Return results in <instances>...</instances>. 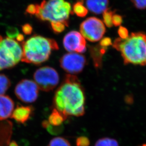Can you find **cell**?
I'll use <instances>...</instances> for the list:
<instances>
[{
	"label": "cell",
	"instance_id": "1",
	"mask_svg": "<svg viewBox=\"0 0 146 146\" xmlns=\"http://www.w3.org/2000/svg\"><path fill=\"white\" fill-rule=\"evenodd\" d=\"M85 104L84 88L78 78L66 75L54 95V108L67 118L68 116L79 117L85 113Z\"/></svg>",
	"mask_w": 146,
	"mask_h": 146
},
{
	"label": "cell",
	"instance_id": "2",
	"mask_svg": "<svg viewBox=\"0 0 146 146\" xmlns=\"http://www.w3.org/2000/svg\"><path fill=\"white\" fill-rule=\"evenodd\" d=\"M113 46L120 52L125 64L146 65V34L142 32L131 33L125 39L117 38Z\"/></svg>",
	"mask_w": 146,
	"mask_h": 146
},
{
	"label": "cell",
	"instance_id": "3",
	"mask_svg": "<svg viewBox=\"0 0 146 146\" xmlns=\"http://www.w3.org/2000/svg\"><path fill=\"white\" fill-rule=\"evenodd\" d=\"M22 62L40 65L48 60L52 51L59 49L53 39L34 35L22 43Z\"/></svg>",
	"mask_w": 146,
	"mask_h": 146
},
{
	"label": "cell",
	"instance_id": "4",
	"mask_svg": "<svg viewBox=\"0 0 146 146\" xmlns=\"http://www.w3.org/2000/svg\"><path fill=\"white\" fill-rule=\"evenodd\" d=\"M36 16L40 21L50 22H63L69 25V15L71 13L70 3L65 0H43L37 4Z\"/></svg>",
	"mask_w": 146,
	"mask_h": 146
},
{
	"label": "cell",
	"instance_id": "5",
	"mask_svg": "<svg viewBox=\"0 0 146 146\" xmlns=\"http://www.w3.org/2000/svg\"><path fill=\"white\" fill-rule=\"evenodd\" d=\"M23 51L14 39L6 38L0 41V70L13 67L21 60Z\"/></svg>",
	"mask_w": 146,
	"mask_h": 146
},
{
	"label": "cell",
	"instance_id": "6",
	"mask_svg": "<svg viewBox=\"0 0 146 146\" xmlns=\"http://www.w3.org/2000/svg\"><path fill=\"white\" fill-rule=\"evenodd\" d=\"M33 78L39 89L45 92L53 90L59 82V76L57 70L49 66H44L37 70Z\"/></svg>",
	"mask_w": 146,
	"mask_h": 146
},
{
	"label": "cell",
	"instance_id": "7",
	"mask_svg": "<svg viewBox=\"0 0 146 146\" xmlns=\"http://www.w3.org/2000/svg\"><path fill=\"white\" fill-rule=\"evenodd\" d=\"M80 31L84 38L92 42H95L102 39L106 29L101 19L92 17L82 22L80 25Z\"/></svg>",
	"mask_w": 146,
	"mask_h": 146
},
{
	"label": "cell",
	"instance_id": "8",
	"mask_svg": "<svg viewBox=\"0 0 146 146\" xmlns=\"http://www.w3.org/2000/svg\"><path fill=\"white\" fill-rule=\"evenodd\" d=\"M14 92L17 98L21 101L32 103L35 102L39 97V88L34 81L24 79L17 84Z\"/></svg>",
	"mask_w": 146,
	"mask_h": 146
},
{
	"label": "cell",
	"instance_id": "9",
	"mask_svg": "<svg viewBox=\"0 0 146 146\" xmlns=\"http://www.w3.org/2000/svg\"><path fill=\"white\" fill-rule=\"evenodd\" d=\"M86 63L84 55L70 52L65 54L60 60V65L64 70L70 74L81 72Z\"/></svg>",
	"mask_w": 146,
	"mask_h": 146
},
{
	"label": "cell",
	"instance_id": "10",
	"mask_svg": "<svg viewBox=\"0 0 146 146\" xmlns=\"http://www.w3.org/2000/svg\"><path fill=\"white\" fill-rule=\"evenodd\" d=\"M63 45L65 49L70 52L83 53L86 50L85 38L81 34L76 31H71L65 36Z\"/></svg>",
	"mask_w": 146,
	"mask_h": 146
},
{
	"label": "cell",
	"instance_id": "11",
	"mask_svg": "<svg viewBox=\"0 0 146 146\" xmlns=\"http://www.w3.org/2000/svg\"><path fill=\"white\" fill-rule=\"evenodd\" d=\"M34 110V108L31 106L17 105L16 109L13 112L11 118L18 123L25 124L31 118Z\"/></svg>",
	"mask_w": 146,
	"mask_h": 146
},
{
	"label": "cell",
	"instance_id": "12",
	"mask_svg": "<svg viewBox=\"0 0 146 146\" xmlns=\"http://www.w3.org/2000/svg\"><path fill=\"white\" fill-rule=\"evenodd\" d=\"M14 108L13 99L8 96L0 95V120H4L11 116Z\"/></svg>",
	"mask_w": 146,
	"mask_h": 146
},
{
	"label": "cell",
	"instance_id": "13",
	"mask_svg": "<svg viewBox=\"0 0 146 146\" xmlns=\"http://www.w3.org/2000/svg\"><path fill=\"white\" fill-rule=\"evenodd\" d=\"M109 0H86L87 9L93 14H100L108 9Z\"/></svg>",
	"mask_w": 146,
	"mask_h": 146
},
{
	"label": "cell",
	"instance_id": "14",
	"mask_svg": "<svg viewBox=\"0 0 146 146\" xmlns=\"http://www.w3.org/2000/svg\"><path fill=\"white\" fill-rule=\"evenodd\" d=\"M107 50V48L102 47L99 44L90 47V54L96 69H101L102 67V57Z\"/></svg>",
	"mask_w": 146,
	"mask_h": 146
},
{
	"label": "cell",
	"instance_id": "15",
	"mask_svg": "<svg viewBox=\"0 0 146 146\" xmlns=\"http://www.w3.org/2000/svg\"><path fill=\"white\" fill-rule=\"evenodd\" d=\"M68 118L58 110L53 108L51 114L48 117V121L52 125L58 126L63 125L64 121Z\"/></svg>",
	"mask_w": 146,
	"mask_h": 146
},
{
	"label": "cell",
	"instance_id": "16",
	"mask_svg": "<svg viewBox=\"0 0 146 146\" xmlns=\"http://www.w3.org/2000/svg\"><path fill=\"white\" fill-rule=\"evenodd\" d=\"M42 124L43 128L45 129L51 135H59L62 133L64 129V127L63 125L58 126L52 125L47 120L43 121L42 122Z\"/></svg>",
	"mask_w": 146,
	"mask_h": 146
},
{
	"label": "cell",
	"instance_id": "17",
	"mask_svg": "<svg viewBox=\"0 0 146 146\" xmlns=\"http://www.w3.org/2000/svg\"><path fill=\"white\" fill-rule=\"evenodd\" d=\"M73 13L76 15L77 16L81 18H84L87 15L88 11L84 5L83 2L77 1L73 5Z\"/></svg>",
	"mask_w": 146,
	"mask_h": 146
},
{
	"label": "cell",
	"instance_id": "18",
	"mask_svg": "<svg viewBox=\"0 0 146 146\" xmlns=\"http://www.w3.org/2000/svg\"><path fill=\"white\" fill-rule=\"evenodd\" d=\"M11 85L10 79L3 74H0V95H2L8 90Z\"/></svg>",
	"mask_w": 146,
	"mask_h": 146
},
{
	"label": "cell",
	"instance_id": "19",
	"mask_svg": "<svg viewBox=\"0 0 146 146\" xmlns=\"http://www.w3.org/2000/svg\"><path fill=\"white\" fill-rule=\"evenodd\" d=\"M94 146H119V144L115 139L104 137L98 139L95 142Z\"/></svg>",
	"mask_w": 146,
	"mask_h": 146
},
{
	"label": "cell",
	"instance_id": "20",
	"mask_svg": "<svg viewBox=\"0 0 146 146\" xmlns=\"http://www.w3.org/2000/svg\"><path fill=\"white\" fill-rule=\"evenodd\" d=\"M115 11H113L109 9L105 11L103 13V23L108 28H112L113 26V24L112 21V18L113 14H115Z\"/></svg>",
	"mask_w": 146,
	"mask_h": 146
},
{
	"label": "cell",
	"instance_id": "21",
	"mask_svg": "<svg viewBox=\"0 0 146 146\" xmlns=\"http://www.w3.org/2000/svg\"><path fill=\"white\" fill-rule=\"evenodd\" d=\"M48 146H71V145L65 138L58 137L51 139Z\"/></svg>",
	"mask_w": 146,
	"mask_h": 146
},
{
	"label": "cell",
	"instance_id": "22",
	"mask_svg": "<svg viewBox=\"0 0 146 146\" xmlns=\"http://www.w3.org/2000/svg\"><path fill=\"white\" fill-rule=\"evenodd\" d=\"M68 26V25L63 22H51V29L55 34H60L65 31L66 27Z\"/></svg>",
	"mask_w": 146,
	"mask_h": 146
},
{
	"label": "cell",
	"instance_id": "23",
	"mask_svg": "<svg viewBox=\"0 0 146 146\" xmlns=\"http://www.w3.org/2000/svg\"><path fill=\"white\" fill-rule=\"evenodd\" d=\"M76 146H89L90 141L86 137L80 136L76 139Z\"/></svg>",
	"mask_w": 146,
	"mask_h": 146
},
{
	"label": "cell",
	"instance_id": "24",
	"mask_svg": "<svg viewBox=\"0 0 146 146\" xmlns=\"http://www.w3.org/2000/svg\"><path fill=\"white\" fill-rule=\"evenodd\" d=\"M6 34L8 38L12 39L15 37L16 38L18 35L19 34V32L16 28L14 27H9L6 31Z\"/></svg>",
	"mask_w": 146,
	"mask_h": 146
},
{
	"label": "cell",
	"instance_id": "25",
	"mask_svg": "<svg viewBox=\"0 0 146 146\" xmlns=\"http://www.w3.org/2000/svg\"><path fill=\"white\" fill-rule=\"evenodd\" d=\"M134 6L139 10L146 9V0H131Z\"/></svg>",
	"mask_w": 146,
	"mask_h": 146
},
{
	"label": "cell",
	"instance_id": "26",
	"mask_svg": "<svg viewBox=\"0 0 146 146\" xmlns=\"http://www.w3.org/2000/svg\"><path fill=\"white\" fill-rule=\"evenodd\" d=\"M118 34L119 36V37L123 39H125L129 36L128 30L125 27L121 26L119 28Z\"/></svg>",
	"mask_w": 146,
	"mask_h": 146
},
{
	"label": "cell",
	"instance_id": "27",
	"mask_svg": "<svg viewBox=\"0 0 146 146\" xmlns=\"http://www.w3.org/2000/svg\"><path fill=\"white\" fill-rule=\"evenodd\" d=\"M37 4H30L28 6L26 10V13L30 15H36L37 12Z\"/></svg>",
	"mask_w": 146,
	"mask_h": 146
},
{
	"label": "cell",
	"instance_id": "28",
	"mask_svg": "<svg viewBox=\"0 0 146 146\" xmlns=\"http://www.w3.org/2000/svg\"><path fill=\"white\" fill-rule=\"evenodd\" d=\"M112 21L113 25L115 27L121 26V23H123V17L120 15L117 14H113V18H112Z\"/></svg>",
	"mask_w": 146,
	"mask_h": 146
},
{
	"label": "cell",
	"instance_id": "29",
	"mask_svg": "<svg viewBox=\"0 0 146 146\" xmlns=\"http://www.w3.org/2000/svg\"><path fill=\"white\" fill-rule=\"evenodd\" d=\"M99 44L102 47L107 48L109 46L113 45V43L110 37H105L101 39Z\"/></svg>",
	"mask_w": 146,
	"mask_h": 146
},
{
	"label": "cell",
	"instance_id": "30",
	"mask_svg": "<svg viewBox=\"0 0 146 146\" xmlns=\"http://www.w3.org/2000/svg\"><path fill=\"white\" fill-rule=\"evenodd\" d=\"M22 31L24 34L29 35L31 34L32 32L33 31V28L29 24H25L22 26Z\"/></svg>",
	"mask_w": 146,
	"mask_h": 146
},
{
	"label": "cell",
	"instance_id": "31",
	"mask_svg": "<svg viewBox=\"0 0 146 146\" xmlns=\"http://www.w3.org/2000/svg\"><path fill=\"white\" fill-rule=\"evenodd\" d=\"M124 102L127 105H131L134 102V98L131 94H128L125 96L124 98Z\"/></svg>",
	"mask_w": 146,
	"mask_h": 146
},
{
	"label": "cell",
	"instance_id": "32",
	"mask_svg": "<svg viewBox=\"0 0 146 146\" xmlns=\"http://www.w3.org/2000/svg\"><path fill=\"white\" fill-rule=\"evenodd\" d=\"M17 40L19 42H23L24 39V36L21 34H19L16 37Z\"/></svg>",
	"mask_w": 146,
	"mask_h": 146
},
{
	"label": "cell",
	"instance_id": "33",
	"mask_svg": "<svg viewBox=\"0 0 146 146\" xmlns=\"http://www.w3.org/2000/svg\"><path fill=\"white\" fill-rule=\"evenodd\" d=\"M9 146H19V145L15 141H13L10 143Z\"/></svg>",
	"mask_w": 146,
	"mask_h": 146
},
{
	"label": "cell",
	"instance_id": "34",
	"mask_svg": "<svg viewBox=\"0 0 146 146\" xmlns=\"http://www.w3.org/2000/svg\"><path fill=\"white\" fill-rule=\"evenodd\" d=\"M3 37H2V36H1V35H0V41H1V40H3Z\"/></svg>",
	"mask_w": 146,
	"mask_h": 146
},
{
	"label": "cell",
	"instance_id": "35",
	"mask_svg": "<svg viewBox=\"0 0 146 146\" xmlns=\"http://www.w3.org/2000/svg\"><path fill=\"white\" fill-rule=\"evenodd\" d=\"M146 146V143L143 144H142V145H141V146Z\"/></svg>",
	"mask_w": 146,
	"mask_h": 146
}]
</instances>
